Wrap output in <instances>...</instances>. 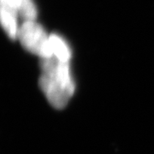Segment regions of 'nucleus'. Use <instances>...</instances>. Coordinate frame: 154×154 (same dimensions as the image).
<instances>
[{"instance_id":"obj_1","label":"nucleus","mask_w":154,"mask_h":154,"mask_svg":"<svg viewBox=\"0 0 154 154\" xmlns=\"http://www.w3.org/2000/svg\"><path fill=\"white\" fill-rule=\"evenodd\" d=\"M41 68L43 75L39 79V86L50 104L57 110L65 108L75 89L69 63L51 57L42 58Z\"/></svg>"},{"instance_id":"obj_2","label":"nucleus","mask_w":154,"mask_h":154,"mask_svg":"<svg viewBox=\"0 0 154 154\" xmlns=\"http://www.w3.org/2000/svg\"><path fill=\"white\" fill-rule=\"evenodd\" d=\"M22 45L28 51L39 56L41 58L53 57L50 37L44 28L34 20H26L19 28L18 37Z\"/></svg>"},{"instance_id":"obj_3","label":"nucleus","mask_w":154,"mask_h":154,"mask_svg":"<svg viewBox=\"0 0 154 154\" xmlns=\"http://www.w3.org/2000/svg\"><path fill=\"white\" fill-rule=\"evenodd\" d=\"M17 16V11L10 7L0 5V26L12 39L17 38L20 28Z\"/></svg>"},{"instance_id":"obj_4","label":"nucleus","mask_w":154,"mask_h":154,"mask_svg":"<svg viewBox=\"0 0 154 154\" xmlns=\"http://www.w3.org/2000/svg\"><path fill=\"white\" fill-rule=\"evenodd\" d=\"M0 5L15 10L25 20H34L37 16L36 8L32 0H0Z\"/></svg>"},{"instance_id":"obj_5","label":"nucleus","mask_w":154,"mask_h":154,"mask_svg":"<svg viewBox=\"0 0 154 154\" xmlns=\"http://www.w3.org/2000/svg\"><path fill=\"white\" fill-rule=\"evenodd\" d=\"M50 43L53 57H57L62 62L69 63L71 57V52L64 40L61 38L58 35L52 34L50 36Z\"/></svg>"}]
</instances>
